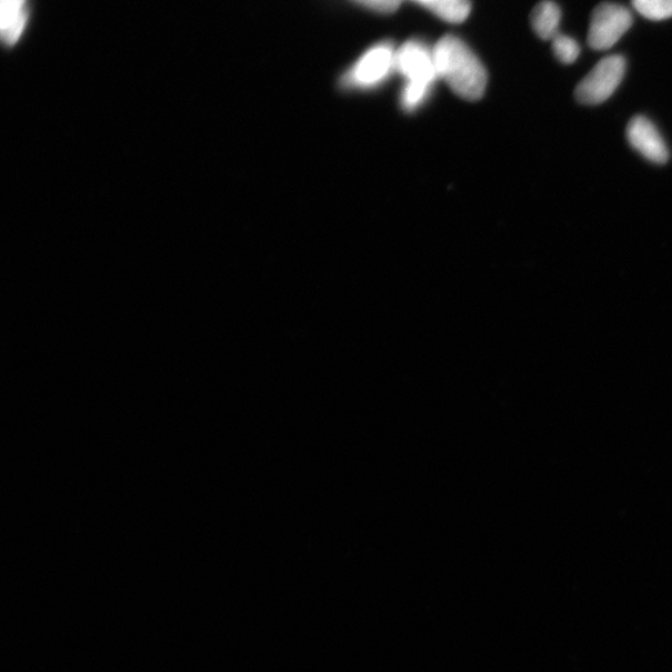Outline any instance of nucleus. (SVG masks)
Masks as SVG:
<instances>
[{"label":"nucleus","mask_w":672,"mask_h":672,"mask_svg":"<svg viewBox=\"0 0 672 672\" xmlns=\"http://www.w3.org/2000/svg\"><path fill=\"white\" fill-rule=\"evenodd\" d=\"M432 51L439 78L448 82L454 94L470 101L483 97L488 87V71L467 43L448 36Z\"/></svg>","instance_id":"nucleus-1"},{"label":"nucleus","mask_w":672,"mask_h":672,"mask_svg":"<svg viewBox=\"0 0 672 672\" xmlns=\"http://www.w3.org/2000/svg\"><path fill=\"white\" fill-rule=\"evenodd\" d=\"M397 69L407 79L401 94L402 108L417 110L428 99L433 82L439 78L433 51L421 41H408L397 51Z\"/></svg>","instance_id":"nucleus-2"},{"label":"nucleus","mask_w":672,"mask_h":672,"mask_svg":"<svg viewBox=\"0 0 672 672\" xmlns=\"http://www.w3.org/2000/svg\"><path fill=\"white\" fill-rule=\"evenodd\" d=\"M626 61L622 56L606 57L593 68L575 89V98L585 106H598L612 97L622 82Z\"/></svg>","instance_id":"nucleus-3"},{"label":"nucleus","mask_w":672,"mask_h":672,"mask_svg":"<svg viewBox=\"0 0 672 672\" xmlns=\"http://www.w3.org/2000/svg\"><path fill=\"white\" fill-rule=\"evenodd\" d=\"M633 26L630 10L616 3L599 4L589 26L588 43L594 50H608L615 46Z\"/></svg>","instance_id":"nucleus-4"},{"label":"nucleus","mask_w":672,"mask_h":672,"mask_svg":"<svg viewBox=\"0 0 672 672\" xmlns=\"http://www.w3.org/2000/svg\"><path fill=\"white\" fill-rule=\"evenodd\" d=\"M397 68V51L390 43L370 48L345 76V86L369 89L381 84Z\"/></svg>","instance_id":"nucleus-5"},{"label":"nucleus","mask_w":672,"mask_h":672,"mask_svg":"<svg viewBox=\"0 0 672 672\" xmlns=\"http://www.w3.org/2000/svg\"><path fill=\"white\" fill-rule=\"evenodd\" d=\"M628 140L641 157L654 163H665L669 150L654 123L644 117H636L628 127Z\"/></svg>","instance_id":"nucleus-6"},{"label":"nucleus","mask_w":672,"mask_h":672,"mask_svg":"<svg viewBox=\"0 0 672 672\" xmlns=\"http://www.w3.org/2000/svg\"><path fill=\"white\" fill-rule=\"evenodd\" d=\"M28 20V0H0V36L7 47L18 43Z\"/></svg>","instance_id":"nucleus-7"},{"label":"nucleus","mask_w":672,"mask_h":672,"mask_svg":"<svg viewBox=\"0 0 672 672\" xmlns=\"http://www.w3.org/2000/svg\"><path fill=\"white\" fill-rule=\"evenodd\" d=\"M561 18V8L552 0H543L538 3L531 16L535 34L543 40H553L560 34Z\"/></svg>","instance_id":"nucleus-8"},{"label":"nucleus","mask_w":672,"mask_h":672,"mask_svg":"<svg viewBox=\"0 0 672 672\" xmlns=\"http://www.w3.org/2000/svg\"><path fill=\"white\" fill-rule=\"evenodd\" d=\"M444 22L461 23L470 16V0H415Z\"/></svg>","instance_id":"nucleus-9"},{"label":"nucleus","mask_w":672,"mask_h":672,"mask_svg":"<svg viewBox=\"0 0 672 672\" xmlns=\"http://www.w3.org/2000/svg\"><path fill=\"white\" fill-rule=\"evenodd\" d=\"M638 13L649 20L672 18V0H632Z\"/></svg>","instance_id":"nucleus-10"},{"label":"nucleus","mask_w":672,"mask_h":672,"mask_svg":"<svg viewBox=\"0 0 672 672\" xmlns=\"http://www.w3.org/2000/svg\"><path fill=\"white\" fill-rule=\"evenodd\" d=\"M553 53L563 64H573L581 53L576 41L568 36L558 34L553 40Z\"/></svg>","instance_id":"nucleus-11"},{"label":"nucleus","mask_w":672,"mask_h":672,"mask_svg":"<svg viewBox=\"0 0 672 672\" xmlns=\"http://www.w3.org/2000/svg\"><path fill=\"white\" fill-rule=\"evenodd\" d=\"M355 2L384 14L395 12L401 4V0H355Z\"/></svg>","instance_id":"nucleus-12"}]
</instances>
